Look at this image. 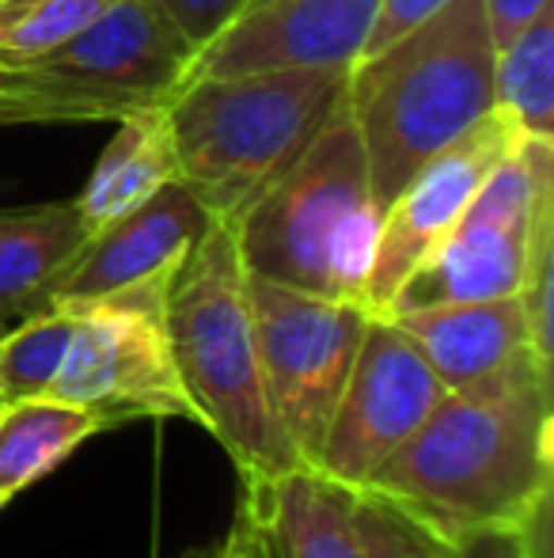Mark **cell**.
<instances>
[{"label": "cell", "mask_w": 554, "mask_h": 558, "mask_svg": "<svg viewBox=\"0 0 554 558\" xmlns=\"http://www.w3.org/2000/svg\"><path fill=\"white\" fill-rule=\"evenodd\" d=\"M255 4H267V0H251V4H247V8H255ZM247 8H244V12H247Z\"/></svg>", "instance_id": "29"}, {"label": "cell", "mask_w": 554, "mask_h": 558, "mask_svg": "<svg viewBox=\"0 0 554 558\" xmlns=\"http://www.w3.org/2000/svg\"><path fill=\"white\" fill-rule=\"evenodd\" d=\"M525 141V133L502 111H490L475 122L459 141H452L444 153H436L426 168L415 171L399 198L387 206L384 228H380L377 263L365 289V308L372 316H384L403 293L418 266L444 243V235L456 228L464 209L487 183V175Z\"/></svg>", "instance_id": "10"}, {"label": "cell", "mask_w": 554, "mask_h": 558, "mask_svg": "<svg viewBox=\"0 0 554 558\" xmlns=\"http://www.w3.org/2000/svg\"><path fill=\"white\" fill-rule=\"evenodd\" d=\"M444 4H448V0H384V4H380L377 23H372V31H369V43H365L361 58H369V53L392 46L395 38H403L410 27H418L421 20H429V15Z\"/></svg>", "instance_id": "27"}, {"label": "cell", "mask_w": 554, "mask_h": 558, "mask_svg": "<svg viewBox=\"0 0 554 558\" xmlns=\"http://www.w3.org/2000/svg\"><path fill=\"white\" fill-rule=\"evenodd\" d=\"M232 228L251 274L365 308L384 206L372 194L346 96L293 168Z\"/></svg>", "instance_id": "5"}, {"label": "cell", "mask_w": 554, "mask_h": 558, "mask_svg": "<svg viewBox=\"0 0 554 558\" xmlns=\"http://www.w3.org/2000/svg\"><path fill=\"white\" fill-rule=\"evenodd\" d=\"M387 319L418 345L448 391L471 388L532 350L520 296L395 308L387 312Z\"/></svg>", "instance_id": "14"}, {"label": "cell", "mask_w": 554, "mask_h": 558, "mask_svg": "<svg viewBox=\"0 0 554 558\" xmlns=\"http://www.w3.org/2000/svg\"><path fill=\"white\" fill-rule=\"evenodd\" d=\"M69 338H73V312L65 304H46L0 331V403L50 396Z\"/></svg>", "instance_id": "21"}, {"label": "cell", "mask_w": 554, "mask_h": 558, "mask_svg": "<svg viewBox=\"0 0 554 558\" xmlns=\"http://www.w3.org/2000/svg\"><path fill=\"white\" fill-rule=\"evenodd\" d=\"M103 429H111L103 414L58 396L0 403V509Z\"/></svg>", "instance_id": "18"}, {"label": "cell", "mask_w": 554, "mask_h": 558, "mask_svg": "<svg viewBox=\"0 0 554 558\" xmlns=\"http://www.w3.org/2000/svg\"><path fill=\"white\" fill-rule=\"evenodd\" d=\"M554 384L532 350L464 391H444L429 418L365 486L403 501L452 539L525 524L554 483Z\"/></svg>", "instance_id": "1"}, {"label": "cell", "mask_w": 554, "mask_h": 558, "mask_svg": "<svg viewBox=\"0 0 554 558\" xmlns=\"http://www.w3.org/2000/svg\"><path fill=\"white\" fill-rule=\"evenodd\" d=\"M456 558H551V501L525 524H494L456 536Z\"/></svg>", "instance_id": "24"}, {"label": "cell", "mask_w": 554, "mask_h": 558, "mask_svg": "<svg viewBox=\"0 0 554 558\" xmlns=\"http://www.w3.org/2000/svg\"><path fill=\"white\" fill-rule=\"evenodd\" d=\"M114 125L119 130H114L111 145L103 148L99 163L91 168L84 191L73 198L88 235L114 225L130 209L145 206L152 194H160L163 186L178 179L163 104L137 107V111L122 114Z\"/></svg>", "instance_id": "16"}, {"label": "cell", "mask_w": 554, "mask_h": 558, "mask_svg": "<svg viewBox=\"0 0 554 558\" xmlns=\"http://www.w3.org/2000/svg\"><path fill=\"white\" fill-rule=\"evenodd\" d=\"M209 221L213 217L201 209V202L175 179L145 206L130 209L114 225L88 235L73 266L61 274L50 304L91 301V296L140 286V281L171 278L201 240Z\"/></svg>", "instance_id": "13"}, {"label": "cell", "mask_w": 554, "mask_h": 558, "mask_svg": "<svg viewBox=\"0 0 554 558\" xmlns=\"http://www.w3.org/2000/svg\"><path fill=\"white\" fill-rule=\"evenodd\" d=\"M444 391L448 388L418 345L387 316H372L316 456V471L354 490L365 486L395 448L410 441Z\"/></svg>", "instance_id": "9"}, {"label": "cell", "mask_w": 554, "mask_h": 558, "mask_svg": "<svg viewBox=\"0 0 554 558\" xmlns=\"http://www.w3.org/2000/svg\"><path fill=\"white\" fill-rule=\"evenodd\" d=\"M198 46L156 0H114L96 23L35 61L38 69L163 104L183 88Z\"/></svg>", "instance_id": "12"}, {"label": "cell", "mask_w": 554, "mask_h": 558, "mask_svg": "<svg viewBox=\"0 0 554 558\" xmlns=\"http://www.w3.org/2000/svg\"><path fill=\"white\" fill-rule=\"evenodd\" d=\"M354 513L365 558H456V539L448 532L372 486H357Z\"/></svg>", "instance_id": "23"}, {"label": "cell", "mask_w": 554, "mask_h": 558, "mask_svg": "<svg viewBox=\"0 0 554 558\" xmlns=\"http://www.w3.org/2000/svg\"><path fill=\"white\" fill-rule=\"evenodd\" d=\"M346 76L338 65L190 76L163 99L178 183L213 221L236 225L323 130Z\"/></svg>", "instance_id": "3"}, {"label": "cell", "mask_w": 554, "mask_h": 558, "mask_svg": "<svg viewBox=\"0 0 554 558\" xmlns=\"http://www.w3.org/2000/svg\"><path fill=\"white\" fill-rule=\"evenodd\" d=\"M178 558H274V555H270L259 513H255L251 501L239 494V506H236V517H232L229 532L206 547H190V551H183Z\"/></svg>", "instance_id": "26"}, {"label": "cell", "mask_w": 554, "mask_h": 558, "mask_svg": "<svg viewBox=\"0 0 554 558\" xmlns=\"http://www.w3.org/2000/svg\"><path fill=\"white\" fill-rule=\"evenodd\" d=\"M554 0H482V12H487L490 35H494V46H505L528 20L543 12Z\"/></svg>", "instance_id": "28"}, {"label": "cell", "mask_w": 554, "mask_h": 558, "mask_svg": "<svg viewBox=\"0 0 554 558\" xmlns=\"http://www.w3.org/2000/svg\"><path fill=\"white\" fill-rule=\"evenodd\" d=\"M148 107V99L0 61V130L8 125H96Z\"/></svg>", "instance_id": "19"}, {"label": "cell", "mask_w": 554, "mask_h": 558, "mask_svg": "<svg viewBox=\"0 0 554 558\" xmlns=\"http://www.w3.org/2000/svg\"><path fill=\"white\" fill-rule=\"evenodd\" d=\"M384 0H267L239 12L198 50L190 76L251 69H354ZM186 76V81H190Z\"/></svg>", "instance_id": "11"}, {"label": "cell", "mask_w": 554, "mask_h": 558, "mask_svg": "<svg viewBox=\"0 0 554 558\" xmlns=\"http://www.w3.org/2000/svg\"><path fill=\"white\" fill-rule=\"evenodd\" d=\"M494 107L525 137L554 141V4L497 46Z\"/></svg>", "instance_id": "20"}, {"label": "cell", "mask_w": 554, "mask_h": 558, "mask_svg": "<svg viewBox=\"0 0 554 558\" xmlns=\"http://www.w3.org/2000/svg\"><path fill=\"white\" fill-rule=\"evenodd\" d=\"M84 243L73 198L0 209V324L46 308Z\"/></svg>", "instance_id": "17"}, {"label": "cell", "mask_w": 554, "mask_h": 558, "mask_svg": "<svg viewBox=\"0 0 554 558\" xmlns=\"http://www.w3.org/2000/svg\"><path fill=\"white\" fill-rule=\"evenodd\" d=\"M156 4L183 27V35L201 50V46L213 35H221L251 0H156Z\"/></svg>", "instance_id": "25"}, {"label": "cell", "mask_w": 554, "mask_h": 558, "mask_svg": "<svg viewBox=\"0 0 554 558\" xmlns=\"http://www.w3.org/2000/svg\"><path fill=\"white\" fill-rule=\"evenodd\" d=\"M111 4L114 0H0V61L35 65Z\"/></svg>", "instance_id": "22"}, {"label": "cell", "mask_w": 554, "mask_h": 558, "mask_svg": "<svg viewBox=\"0 0 554 558\" xmlns=\"http://www.w3.org/2000/svg\"><path fill=\"white\" fill-rule=\"evenodd\" d=\"M494 65L482 0H448L392 46L354 61L346 104L384 214L418 168L494 111Z\"/></svg>", "instance_id": "2"}, {"label": "cell", "mask_w": 554, "mask_h": 558, "mask_svg": "<svg viewBox=\"0 0 554 558\" xmlns=\"http://www.w3.org/2000/svg\"><path fill=\"white\" fill-rule=\"evenodd\" d=\"M244 498L259 513L274 558H365L357 532V490L316 468L274 478H244Z\"/></svg>", "instance_id": "15"}, {"label": "cell", "mask_w": 554, "mask_h": 558, "mask_svg": "<svg viewBox=\"0 0 554 558\" xmlns=\"http://www.w3.org/2000/svg\"><path fill=\"white\" fill-rule=\"evenodd\" d=\"M163 316L175 368L198 407L201 429L224 445L239 483L304 468L270 411L247 266L229 221H209L183 258L168 286Z\"/></svg>", "instance_id": "4"}, {"label": "cell", "mask_w": 554, "mask_h": 558, "mask_svg": "<svg viewBox=\"0 0 554 558\" xmlns=\"http://www.w3.org/2000/svg\"><path fill=\"white\" fill-rule=\"evenodd\" d=\"M171 278L140 281L91 301H69L73 338L50 396L88 407L111 426L137 418L201 426L168 338L163 304Z\"/></svg>", "instance_id": "6"}, {"label": "cell", "mask_w": 554, "mask_h": 558, "mask_svg": "<svg viewBox=\"0 0 554 558\" xmlns=\"http://www.w3.org/2000/svg\"><path fill=\"white\" fill-rule=\"evenodd\" d=\"M554 198V141L525 137L494 171L444 243L395 296V308L517 296L535 214ZM384 312V316H387Z\"/></svg>", "instance_id": "8"}, {"label": "cell", "mask_w": 554, "mask_h": 558, "mask_svg": "<svg viewBox=\"0 0 554 558\" xmlns=\"http://www.w3.org/2000/svg\"><path fill=\"white\" fill-rule=\"evenodd\" d=\"M247 293L270 411L296 460L316 468L372 312L361 304L278 286L251 270Z\"/></svg>", "instance_id": "7"}]
</instances>
